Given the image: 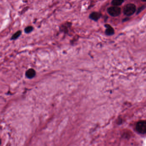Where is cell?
<instances>
[{
  "instance_id": "6da1fadb",
  "label": "cell",
  "mask_w": 146,
  "mask_h": 146,
  "mask_svg": "<svg viewBox=\"0 0 146 146\" xmlns=\"http://www.w3.org/2000/svg\"><path fill=\"white\" fill-rule=\"evenodd\" d=\"M136 11V6L133 4H128L125 6L123 13L125 15L131 16L133 15Z\"/></svg>"
},
{
  "instance_id": "7a4b0ae2",
  "label": "cell",
  "mask_w": 146,
  "mask_h": 146,
  "mask_svg": "<svg viewBox=\"0 0 146 146\" xmlns=\"http://www.w3.org/2000/svg\"><path fill=\"white\" fill-rule=\"evenodd\" d=\"M136 130L138 132L144 134L146 132V122L144 120H141L137 122Z\"/></svg>"
},
{
  "instance_id": "3957f363",
  "label": "cell",
  "mask_w": 146,
  "mask_h": 146,
  "mask_svg": "<svg viewBox=\"0 0 146 146\" xmlns=\"http://www.w3.org/2000/svg\"><path fill=\"white\" fill-rule=\"evenodd\" d=\"M107 13L113 17H116L120 15L121 13V9L120 7L117 6L110 7L107 9Z\"/></svg>"
},
{
  "instance_id": "277c9868",
  "label": "cell",
  "mask_w": 146,
  "mask_h": 146,
  "mask_svg": "<svg viewBox=\"0 0 146 146\" xmlns=\"http://www.w3.org/2000/svg\"><path fill=\"white\" fill-rule=\"evenodd\" d=\"M105 27L106 28V29L105 30V34L108 36H111L114 34V31L113 28L112 26L110 25L109 24H106Z\"/></svg>"
},
{
  "instance_id": "5b68a950",
  "label": "cell",
  "mask_w": 146,
  "mask_h": 146,
  "mask_svg": "<svg viewBox=\"0 0 146 146\" xmlns=\"http://www.w3.org/2000/svg\"><path fill=\"white\" fill-rule=\"evenodd\" d=\"M26 77L28 78H32L36 75V72L33 69H30L26 71L25 73Z\"/></svg>"
},
{
  "instance_id": "8992f818",
  "label": "cell",
  "mask_w": 146,
  "mask_h": 146,
  "mask_svg": "<svg viewBox=\"0 0 146 146\" xmlns=\"http://www.w3.org/2000/svg\"><path fill=\"white\" fill-rule=\"evenodd\" d=\"M101 17V14L97 12H93L91 13L90 15V19L94 20L95 21H97L100 19Z\"/></svg>"
},
{
  "instance_id": "52a82bcc",
  "label": "cell",
  "mask_w": 146,
  "mask_h": 146,
  "mask_svg": "<svg viewBox=\"0 0 146 146\" xmlns=\"http://www.w3.org/2000/svg\"><path fill=\"white\" fill-rule=\"evenodd\" d=\"M124 2V0H112V4L114 6L118 7L122 4Z\"/></svg>"
},
{
  "instance_id": "ba28073f",
  "label": "cell",
  "mask_w": 146,
  "mask_h": 146,
  "mask_svg": "<svg viewBox=\"0 0 146 146\" xmlns=\"http://www.w3.org/2000/svg\"><path fill=\"white\" fill-rule=\"evenodd\" d=\"M21 34H22V31L21 30L18 31L12 36V37H11V40H15L17 39L20 36Z\"/></svg>"
},
{
  "instance_id": "9c48e42d",
  "label": "cell",
  "mask_w": 146,
  "mask_h": 146,
  "mask_svg": "<svg viewBox=\"0 0 146 146\" xmlns=\"http://www.w3.org/2000/svg\"><path fill=\"white\" fill-rule=\"evenodd\" d=\"M33 29H34V28L32 26H28V27H27L26 28L24 29V32L26 33V34H29L31 32H32Z\"/></svg>"
},
{
  "instance_id": "30bf717a",
  "label": "cell",
  "mask_w": 146,
  "mask_h": 146,
  "mask_svg": "<svg viewBox=\"0 0 146 146\" xmlns=\"http://www.w3.org/2000/svg\"><path fill=\"white\" fill-rule=\"evenodd\" d=\"M144 8H145V6H144V7L142 6V7H140V8L138 9V10H137V14H138V13H140L142 10H143Z\"/></svg>"
},
{
  "instance_id": "8fae6325",
  "label": "cell",
  "mask_w": 146,
  "mask_h": 146,
  "mask_svg": "<svg viewBox=\"0 0 146 146\" xmlns=\"http://www.w3.org/2000/svg\"><path fill=\"white\" fill-rule=\"evenodd\" d=\"M142 1H143V2H145L146 1V0H141Z\"/></svg>"
},
{
  "instance_id": "7c38bea8",
  "label": "cell",
  "mask_w": 146,
  "mask_h": 146,
  "mask_svg": "<svg viewBox=\"0 0 146 146\" xmlns=\"http://www.w3.org/2000/svg\"><path fill=\"white\" fill-rule=\"evenodd\" d=\"M0 144H1V140L0 139Z\"/></svg>"
}]
</instances>
